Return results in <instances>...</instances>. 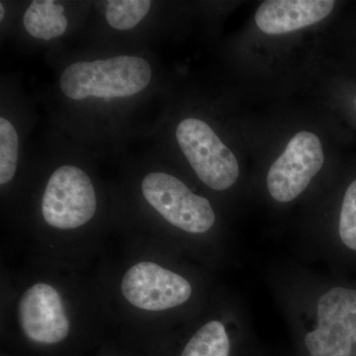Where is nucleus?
<instances>
[{"label": "nucleus", "mask_w": 356, "mask_h": 356, "mask_svg": "<svg viewBox=\"0 0 356 356\" xmlns=\"http://www.w3.org/2000/svg\"><path fill=\"white\" fill-rule=\"evenodd\" d=\"M152 76L153 70L145 58L120 56L67 65L60 86L76 102L88 97L112 99L138 95L151 83Z\"/></svg>", "instance_id": "nucleus-1"}, {"label": "nucleus", "mask_w": 356, "mask_h": 356, "mask_svg": "<svg viewBox=\"0 0 356 356\" xmlns=\"http://www.w3.org/2000/svg\"><path fill=\"white\" fill-rule=\"evenodd\" d=\"M177 140L199 179L214 191H226L240 175L235 154L205 122L186 118L178 124Z\"/></svg>", "instance_id": "nucleus-2"}, {"label": "nucleus", "mask_w": 356, "mask_h": 356, "mask_svg": "<svg viewBox=\"0 0 356 356\" xmlns=\"http://www.w3.org/2000/svg\"><path fill=\"white\" fill-rule=\"evenodd\" d=\"M96 208L95 187L83 170L65 165L51 175L42 199L47 224L60 229H76L92 219Z\"/></svg>", "instance_id": "nucleus-3"}, {"label": "nucleus", "mask_w": 356, "mask_h": 356, "mask_svg": "<svg viewBox=\"0 0 356 356\" xmlns=\"http://www.w3.org/2000/svg\"><path fill=\"white\" fill-rule=\"evenodd\" d=\"M142 192L166 221L187 233H206L216 220L207 199L196 195L181 180L168 173H149L143 179Z\"/></svg>", "instance_id": "nucleus-4"}, {"label": "nucleus", "mask_w": 356, "mask_h": 356, "mask_svg": "<svg viewBox=\"0 0 356 356\" xmlns=\"http://www.w3.org/2000/svg\"><path fill=\"white\" fill-rule=\"evenodd\" d=\"M311 356H351L356 343V290L332 288L318 302V327L305 337Z\"/></svg>", "instance_id": "nucleus-5"}, {"label": "nucleus", "mask_w": 356, "mask_h": 356, "mask_svg": "<svg viewBox=\"0 0 356 356\" xmlns=\"http://www.w3.org/2000/svg\"><path fill=\"white\" fill-rule=\"evenodd\" d=\"M324 165L322 143L314 133L302 131L290 140L267 175L269 193L278 202L298 197Z\"/></svg>", "instance_id": "nucleus-6"}, {"label": "nucleus", "mask_w": 356, "mask_h": 356, "mask_svg": "<svg viewBox=\"0 0 356 356\" xmlns=\"http://www.w3.org/2000/svg\"><path fill=\"white\" fill-rule=\"evenodd\" d=\"M122 292L137 308L165 311L188 301L192 287L179 274L154 262L143 261L131 267L124 275Z\"/></svg>", "instance_id": "nucleus-7"}, {"label": "nucleus", "mask_w": 356, "mask_h": 356, "mask_svg": "<svg viewBox=\"0 0 356 356\" xmlns=\"http://www.w3.org/2000/svg\"><path fill=\"white\" fill-rule=\"evenodd\" d=\"M19 325L24 336L40 346H56L70 334V321L55 288L37 283L26 290L19 302Z\"/></svg>", "instance_id": "nucleus-8"}, {"label": "nucleus", "mask_w": 356, "mask_h": 356, "mask_svg": "<svg viewBox=\"0 0 356 356\" xmlns=\"http://www.w3.org/2000/svg\"><path fill=\"white\" fill-rule=\"evenodd\" d=\"M334 6L332 0H268L257 9L255 23L266 34H285L320 22Z\"/></svg>", "instance_id": "nucleus-9"}, {"label": "nucleus", "mask_w": 356, "mask_h": 356, "mask_svg": "<svg viewBox=\"0 0 356 356\" xmlns=\"http://www.w3.org/2000/svg\"><path fill=\"white\" fill-rule=\"evenodd\" d=\"M65 7L53 0H34L23 17L26 31L36 39L51 40L62 36L67 28Z\"/></svg>", "instance_id": "nucleus-10"}, {"label": "nucleus", "mask_w": 356, "mask_h": 356, "mask_svg": "<svg viewBox=\"0 0 356 356\" xmlns=\"http://www.w3.org/2000/svg\"><path fill=\"white\" fill-rule=\"evenodd\" d=\"M229 339L222 323L212 321L205 325L184 346L179 356H229Z\"/></svg>", "instance_id": "nucleus-11"}, {"label": "nucleus", "mask_w": 356, "mask_h": 356, "mask_svg": "<svg viewBox=\"0 0 356 356\" xmlns=\"http://www.w3.org/2000/svg\"><path fill=\"white\" fill-rule=\"evenodd\" d=\"M152 1L149 0H110L105 16L107 22L116 30H130L146 17Z\"/></svg>", "instance_id": "nucleus-12"}, {"label": "nucleus", "mask_w": 356, "mask_h": 356, "mask_svg": "<svg viewBox=\"0 0 356 356\" xmlns=\"http://www.w3.org/2000/svg\"><path fill=\"white\" fill-rule=\"evenodd\" d=\"M19 137L15 127L6 118H0V184L10 182L18 165Z\"/></svg>", "instance_id": "nucleus-13"}, {"label": "nucleus", "mask_w": 356, "mask_h": 356, "mask_svg": "<svg viewBox=\"0 0 356 356\" xmlns=\"http://www.w3.org/2000/svg\"><path fill=\"white\" fill-rule=\"evenodd\" d=\"M339 231L344 245L356 252V179L344 195Z\"/></svg>", "instance_id": "nucleus-14"}, {"label": "nucleus", "mask_w": 356, "mask_h": 356, "mask_svg": "<svg viewBox=\"0 0 356 356\" xmlns=\"http://www.w3.org/2000/svg\"><path fill=\"white\" fill-rule=\"evenodd\" d=\"M4 14H6V10H4L3 3L0 2V20H3Z\"/></svg>", "instance_id": "nucleus-15"}, {"label": "nucleus", "mask_w": 356, "mask_h": 356, "mask_svg": "<svg viewBox=\"0 0 356 356\" xmlns=\"http://www.w3.org/2000/svg\"><path fill=\"white\" fill-rule=\"evenodd\" d=\"M355 105H356V102H355Z\"/></svg>", "instance_id": "nucleus-16"}]
</instances>
